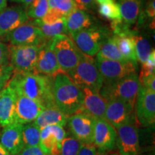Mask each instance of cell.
<instances>
[{"label": "cell", "mask_w": 155, "mask_h": 155, "mask_svg": "<svg viewBox=\"0 0 155 155\" xmlns=\"http://www.w3.org/2000/svg\"><path fill=\"white\" fill-rule=\"evenodd\" d=\"M7 85L16 94L35 101L45 108L56 107L53 77L36 73H13Z\"/></svg>", "instance_id": "6da1fadb"}, {"label": "cell", "mask_w": 155, "mask_h": 155, "mask_svg": "<svg viewBox=\"0 0 155 155\" xmlns=\"http://www.w3.org/2000/svg\"><path fill=\"white\" fill-rule=\"evenodd\" d=\"M53 94L56 107L67 117L81 111L83 102V91L67 73L60 71L54 75Z\"/></svg>", "instance_id": "7a4b0ae2"}, {"label": "cell", "mask_w": 155, "mask_h": 155, "mask_svg": "<svg viewBox=\"0 0 155 155\" xmlns=\"http://www.w3.org/2000/svg\"><path fill=\"white\" fill-rule=\"evenodd\" d=\"M67 74L80 88H88L99 93L104 84L103 77L95 59L83 53L77 66Z\"/></svg>", "instance_id": "3957f363"}, {"label": "cell", "mask_w": 155, "mask_h": 155, "mask_svg": "<svg viewBox=\"0 0 155 155\" xmlns=\"http://www.w3.org/2000/svg\"><path fill=\"white\" fill-rule=\"evenodd\" d=\"M141 86L139 75L133 73L113 83H104L99 94L106 101L121 99L135 105Z\"/></svg>", "instance_id": "277c9868"}, {"label": "cell", "mask_w": 155, "mask_h": 155, "mask_svg": "<svg viewBox=\"0 0 155 155\" xmlns=\"http://www.w3.org/2000/svg\"><path fill=\"white\" fill-rule=\"evenodd\" d=\"M51 48L55 54L61 71L68 73L77 66L82 52L65 35H59L52 40Z\"/></svg>", "instance_id": "5b68a950"}, {"label": "cell", "mask_w": 155, "mask_h": 155, "mask_svg": "<svg viewBox=\"0 0 155 155\" xmlns=\"http://www.w3.org/2000/svg\"><path fill=\"white\" fill-rule=\"evenodd\" d=\"M71 35L78 48L91 57L97 55L103 42L110 37L107 30L94 25Z\"/></svg>", "instance_id": "8992f818"}, {"label": "cell", "mask_w": 155, "mask_h": 155, "mask_svg": "<svg viewBox=\"0 0 155 155\" xmlns=\"http://www.w3.org/2000/svg\"><path fill=\"white\" fill-rule=\"evenodd\" d=\"M39 50L40 47L34 45L9 46V64L14 69L13 73H36Z\"/></svg>", "instance_id": "52a82bcc"}, {"label": "cell", "mask_w": 155, "mask_h": 155, "mask_svg": "<svg viewBox=\"0 0 155 155\" xmlns=\"http://www.w3.org/2000/svg\"><path fill=\"white\" fill-rule=\"evenodd\" d=\"M96 63L103 77L104 83H113L133 73H137V63L104 59L96 56Z\"/></svg>", "instance_id": "ba28073f"}, {"label": "cell", "mask_w": 155, "mask_h": 155, "mask_svg": "<svg viewBox=\"0 0 155 155\" xmlns=\"http://www.w3.org/2000/svg\"><path fill=\"white\" fill-rule=\"evenodd\" d=\"M135 105L121 99L107 101L104 119L117 129L127 124L134 123Z\"/></svg>", "instance_id": "9c48e42d"}, {"label": "cell", "mask_w": 155, "mask_h": 155, "mask_svg": "<svg viewBox=\"0 0 155 155\" xmlns=\"http://www.w3.org/2000/svg\"><path fill=\"white\" fill-rule=\"evenodd\" d=\"M5 35L6 40L11 45H34L40 47L48 40L45 38L40 29L32 22H25Z\"/></svg>", "instance_id": "30bf717a"}, {"label": "cell", "mask_w": 155, "mask_h": 155, "mask_svg": "<svg viewBox=\"0 0 155 155\" xmlns=\"http://www.w3.org/2000/svg\"><path fill=\"white\" fill-rule=\"evenodd\" d=\"M96 118L84 112H78L68 118L67 124L72 135L83 144H93Z\"/></svg>", "instance_id": "8fae6325"}, {"label": "cell", "mask_w": 155, "mask_h": 155, "mask_svg": "<svg viewBox=\"0 0 155 155\" xmlns=\"http://www.w3.org/2000/svg\"><path fill=\"white\" fill-rule=\"evenodd\" d=\"M136 118L143 127L155 123V91L141 86L137 98Z\"/></svg>", "instance_id": "7c38bea8"}, {"label": "cell", "mask_w": 155, "mask_h": 155, "mask_svg": "<svg viewBox=\"0 0 155 155\" xmlns=\"http://www.w3.org/2000/svg\"><path fill=\"white\" fill-rule=\"evenodd\" d=\"M116 129V146L120 155H139L141 150L139 131L134 123L121 126Z\"/></svg>", "instance_id": "4fadbf2b"}, {"label": "cell", "mask_w": 155, "mask_h": 155, "mask_svg": "<svg viewBox=\"0 0 155 155\" xmlns=\"http://www.w3.org/2000/svg\"><path fill=\"white\" fill-rule=\"evenodd\" d=\"M116 136V128L105 119H96L93 144L99 153L104 154L115 149Z\"/></svg>", "instance_id": "5bb4252c"}, {"label": "cell", "mask_w": 155, "mask_h": 155, "mask_svg": "<svg viewBox=\"0 0 155 155\" xmlns=\"http://www.w3.org/2000/svg\"><path fill=\"white\" fill-rule=\"evenodd\" d=\"M66 132L60 125L48 126L40 129L39 147L48 155H60L61 143Z\"/></svg>", "instance_id": "9a60e30c"}, {"label": "cell", "mask_w": 155, "mask_h": 155, "mask_svg": "<svg viewBox=\"0 0 155 155\" xmlns=\"http://www.w3.org/2000/svg\"><path fill=\"white\" fill-rule=\"evenodd\" d=\"M45 108L35 101L17 94L15 121L20 124L33 122Z\"/></svg>", "instance_id": "2e32d148"}, {"label": "cell", "mask_w": 155, "mask_h": 155, "mask_svg": "<svg viewBox=\"0 0 155 155\" xmlns=\"http://www.w3.org/2000/svg\"><path fill=\"white\" fill-rule=\"evenodd\" d=\"M51 43L52 40H48L40 47L35 71L39 74L53 77L61 70L51 48Z\"/></svg>", "instance_id": "e0dca14e"}, {"label": "cell", "mask_w": 155, "mask_h": 155, "mask_svg": "<svg viewBox=\"0 0 155 155\" xmlns=\"http://www.w3.org/2000/svg\"><path fill=\"white\" fill-rule=\"evenodd\" d=\"M29 20L26 9L22 6L11 7L0 11V36L6 35Z\"/></svg>", "instance_id": "ac0fdd59"}, {"label": "cell", "mask_w": 155, "mask_h": 155, "mask_svg": "<svg viewBox=\"0 0 155 155\" xmlns=\"http://www.w3.org/2000/svg\"><path fill=\"white\" fill-rule=\"evenodd\" d=\"M22 127L23 124L15 122L3 127L0 134V144L12 155H18L25 147Z\"/></svg>", "instance_id": "d6986e66"}, {"label": "cell", "mask_w": 155, "mask_h": 155, "mask_svg": "<svg viewBox=\"0 0 155 155\" xmlns=\"http://www.w3.org/2000/svg\"><path fill=\"white\" fill-rule=\"evenodd\" d=\"M81 89L83 94V102L80 112L90 114L96 119H104L107 101L103 98L98 92L88 88Z\"/></svg>", "instance_id": "ffe728a7"}, {"label": "cell", "mask_w": 155, "mask_h": 155, "mask_svg": "<svg viewBox=\"0 0 155 155\" xmlns=\"http://www.w3.org/2000/svg\"><path fill=\"white\" fill-rule=\"evenodd\" d=\"M17 94L7 85L0 92V127H5L15 123Z\"/></svg>", "instance_id": "44dd1931"}, {"label": "cell", "mask_w": 155, "mask_h": 155, "mask_svg": "<svg viewBox=\"0 0 155 155\" xmlns=\"http://www.w3.org/2000/svg\"><path fill=\"white\" fill-rule=\"evenodd\" d=\"M48 9L46 15L41 18L45 24L50 25L64 18L72 12L76 5L73 0H48Z\"/></svg>", "instance_id": "7402d4cb"}, {"label": "cell", "mask_w": 155, "mask_h": 155, "mask_svg": "<svg viewBox=\"0 0 155 155\" xmlns=\"http://www.w3.org/2000/svg\"><path fill=\"white\" fill-rule=\"evenodd\" d=\"M67 32L72 35L86 30L94 25L91 16L86 11L75 8L65 17Z\"/></svg>", "instance_id": "603a6c76"}, {"label": "cell", "mask_w": 155, "mask_h": 155, "mask_svg": "<svg viewBox=\"0 0 155 155\" xmlns=\"http://www.w3.org/2000/svg\"><path fill=\"white\" fill-rule=\"evenodd\" d=\"M68 118L57 107L45 108L33 121L40 129L53 125L65 127L67 124Z\"/></svg>", "instance_id": "cb8c5ba5"}, {"label": "cell", "mask_w": 155, "mask_h": 155, "mask_svg": "<svg viewBox=\"0 0 155 155\" xmlns=\"http://www.w3.org/2000/svg\"><path fill=\"white\" fill-rule=\"evenodd\" d=\"M122 22L127 26L137 22L141 12V0H119Z\"/></svg>", "instance_id": "d4e9b609"}, {"label": "cell", "mask_w": 155, "mask_h": 155, "mask_svg": "<svg viewBox=\"0 0 155 155\" xmlns=\"http://www.w3.org/2000/svg\"><path fill=\"white\" fill-rule=\"evenodd\" d=\"M132 32L129 30L124 33L114 34L112 36L124 57L128 61L137 63L134 44L131 37Z\"/></svg>", "instance_id": "484cf974"}, {"label": "cell", "mask_w": 155, "mask_h": 155, "mask_svg": "<svg viewBox=\"0 0 155 155\" xmlns=\"http://www.w3.org/2000/svg\"><path fill=\"white\" fill-rule=\"evenodd\" d=\"M32 23L40 29L45 38L48 40H53L55 36L59 35L68 33L65 17L50 25L45 24L40 19H35L32 21Z\"/></svg>", "instance_id": "4316f807"}, {"label": "cell", "mask_w": 155, "mask_h": 155, "mask_svg": "<svg viewBox=\"0 0 155 155\" xmlns=\"http://www.w3.org/2000/svg\"><path fill=\"white\" fill-rule=\"evenodd\" d=\"M97 56L104 59L111 60V61H128L121 54L113 36L108 37L105 41L103 42L99 52L97 53Z\"/></svg>", "instance_id": "83f0119b"}, {"label": "cell", "mask_w": 155, "mask_h": 155, "mask_svg": "<svg viewBox=\"0 0 155 155\" xmlns=\"http://www.w3.org/2000/svg\"><path fill=\"white\" fill-rule=\"evenodd\" d=\"M131 37L134 44L137 61L140 62L142 65L148 60L152 50L150 42L147 38L138 34H135L134 32L131 33Z\"/></svg>", "instance_id": "f1b7e54d"}, {"label": "cell", "mask_w": 155, "mask_h": 155, "mask_svg": "<svg viewBox=\"0 0 155 155\" xmlns=\"http://www.w3.org/2000/svg\"><path fill=\"white\" fill-rule=\"evenodd\" d=\"M22 139L25 147L39 146L40 139V129L34 122L23 124Z\"/></svg>", "instance_id": "f546056e"}, {"label": "cell", "mask_w": 155, "mask_h": 155, "mask_svg": "<svg viewBox=\"0 0 155 155\" xmlns=\"http://www.w3.org/2000/svg\"><path fill=\"white\" fill-rule=\"evenodd\" d=\"M98 13L104 18H106L113 22L121 21V16L118 3L111 2L104 4H101L98 7Z\"/></svg>", "instance_id": "4dcf8cb0"}, {"label": "cell", "mask_w": 155, "mask_h": 155, "mask_svg": "<svg viewBox=\"0 0 155 155\" xmlns=\"http://www.w3.org/2000/svg\"><path fill=\"white\" fill-rule=\"evenodd\" d=\"M49 6L48 0H34L26 9L29 18L41 19L48 12Z\"/></svg>", "instance_id": "1f68e13d"}, {"label": "cell", "mask_w": 155, "mask_h": 155, "mask_svg": "<svg viewBox=\"0 0 155 155\" xmlns=\"http://www.w3.org/2000/svg\"><path fill=\"white\" fill-rule=\"evenodd\" d=\"M83 145L73 136H65L61 143L60 155H77Z\"/></svg>", "instance_id": "d6a6232c"}, {"label": "cell", "mask_w": 155, "mask_h": 155, "mask_svg": "<svg viewBox=\"0 0 155 155\" xmlns=\"http://www.w3.org/2000/svg\"><path fill=\"white\" fill-rule=\"evenodd\" d=\"M155 72V51L154 49H152L151 52L150 57L147 62L141 65V70L140 73V76L139 78H141L148 75L154 74Z\"/></svg>", "instance_id": "836d02e7"}, {"label": "cell", "mask_w": 155, "mask_h": 155, "mask_svg": "<svg viewBox=\"0 0 155 155\" xmlns=\"http://www.w3.org/2000/svg\"><path fill=\"white\" fill-rule=\"evenodd\" d=\"M13 73L14 69L10 64L7 65H0V92L7 86Z\"/></svg>", "instance_id": "e575fe53"}, {"label": "cell", "mask_w": 155, "mask_h": 155, "mask_svg": "<svg viewBox=\"0 0 155 155\" xmlns=\"http://www.w3.org/2000/svg\"><path fill=\"white\" fill-rule=\"evenodd\" d=\"M9 64V46L2 42H0V65Z\"/></svg>", "instance_id": "d590c367"}, {"label": "cell", "mask_w": 155, "mask_h": 155, "mask_svg": "<svg viewBox=\"0 0 155 155\" xmlns=\"http://www.w3.org/2000/svg\"><path fill=\"white\" fill-rule=\"evenodd\" d=\"M141 86L155 91V73L139 78Z\"/></svg>", "instance_id": "8d00e7d4"}, {"label": "cell", "mask_w": 155, "mask_h": 155, "mask_svg": "<svg viewBox=\"0 0 155 155\" xmlns=\"http://www.w3.org/2000/svg\"><path fill=\"white\" fill-rule=\"evenodd\" d=\"M18 155H48L39 146L25 147Z\"/></svg>", "instance_id": "74e56055"}, {"label": "cell", "mask_w": 155, "mask_h": 155, "mask_svg": "<svg viewBox=\"0 0 155 155\" xmlns=\"http://www.w3.org/2000/svg\"><path fill=\"white\" fill-rule=\"evenodd\" d=\"M78 9L81 10H88L93 9L96 5L95 0H73Z\"/></svg>", "instance_id": "f35d334b"}, {"label": "cell", "mask_w": 155, "mask_h": 155, "mask_svg": "<svg viewBox=\"0 0 155 155\" xmlns=\"http://www.w3.org/2000/svg\"><path fill=\"white\" fill-rule=\"evenodd\" d=\"M77 155H98L97 149L93 144H83Z\"/></svg>", "instance_id": "ab89813d"}, {"label": "cell", "mask_w": 155, "mask_h": 155, "mask_svg": "<svg viewBox=\"0 0 155 155\" xmlns=\"http://www.w3.org/2000/svg\"><path fill=\"white\" fill-rule=\"evenodd\" d=\"M145 12L147 17L151 19H154L155 17V0H151L147 4Z\"/></svg>", "instance_id": "60d3db41"}, {"label": "cell", "mask_w": 155, "mask_h": 155, "mask_svg": "<svg viewBox=\"0 0 155 155\" xmlns=\"http://www.w3.org/2000/svg\"><path fill=\"white\" fill-rule=\"evenodd\" d=\"M10 1L13 2L21 3V4H23L24 5L28 6L30 3H32L34 0H10Z\"/></svg>", "instance_id": "b9f144b4"}, {"label": "cell", "mask_w": 155, "mask_h": 155, "mask_svg": "<svg viewBox=\"0 0 155 155\" xmlns=\"http://www.w3.org/2000/svg\"><path fill=\"white\" fill-rule=\"evenodd\" d=\"M0 155H12L8 151L0 144Z\"/></svg>", "instance_id": "7bdbcfd3"}, {"label": "cell", "mask_w": 155, "mask_h": 155, "mask_svg": "<svg viewBox=\"0 0 155 155\" xmlns=\"http://www.w3.org/2000/svg\"><path fill=\"white\" fill-rule=\"evenodd\" d=\"M7 7V0H0V11L3 10Z\"/></svg>", "instance_id": "ee69618b"}, {"label": "cell", "mask_w": 155, "mask_h": 155, "mask_svg": "<svg viewBox=\"0 0 155 155\" xmlns=\"http://www.w3.org/2000/svg\"><path fill=\"white\" fill-rule=\"evenodd\" d=\"M98 3L101 4H104V3H107V2H113L114 0H96Z\"/></svg>", "instance_id": "f6af8a7d"}, {"label": "cell", "mask_w": 155, "mask_h": 155, "mask_svg": "<svg viewBox=\"0 0 155 155\" xmlns=\"http://www.w3.org/2000/svg\"><path fill=\"white\" fill-rule=\"evenodd\" d=\"M106 155H120V154H115V153H114V154H106Z\"/></svg>", "instance_id": "bcb514c9"}, {"label": "cell", "mask_w": 155, "mask_h": 155, "mask_svg": "<svg viewBox=\"0 0 155 155\" xmlns=\"http://www.w3.org/2000/svg\"><path fill=\"white\" fill-rule=\"evenodd\" d=\"M148 155H154V154H148Z\"/></svg>", "instance_id": "7dc6e473"}]
</instances>
